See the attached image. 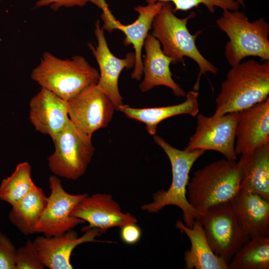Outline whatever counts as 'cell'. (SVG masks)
<instances>
[{
    "label": "cell",
    "instance_id": "cell-7",
    "mask_svg": "<svg viewBox=\"0 0 269 269\" xmlns=\"http://www.w3.org/2000/svg\"><path fill=\"white\" fill-rule=\"evenodd\" d=\"M91 138L69 120L52 139L55 150L47 158L51 171L57 176L67 179L75 180L81 177L95 151Z\"/></svg>",
    "mask_w": 269,
    "mask_h": 269
},
{
    "label": "cell",
    "instance_id": "cell-18",
    "mask_svg": "<svg viewBox=\"0 0 269 269\" xmlns=\"http://www.w3.org/2000/svg\"><path fill=\"white\" fill-rule=\"evenodd\" d=\"M145 56L143 63L144 78L139 85L142 92L158 86L171 89L174 95L185 97V91L172 79L170 64L173 60L163 52L159 41L151 34H148L144 43Z\"/></svg>",
    "mask_w": 269,
    "mask_h": 269
},
{
    "label": "cell",
    "instance_id": "cell-31",
    "mask_svg": "<svg viewBox=\"0 0 269 269\" xmlns=\"http://www.w3.org/2000/svg\"><path fill=\"white\" fill-rule=\"evenodd\" d=\"M236 1L240 5H242L244 8L245 7V0H236Z\"/></svg>",
    "mask_w": 269,
    "mask_h": 269
},
{
    "label": "cell",
    "instance_id": "cell-10",
    "mask_svg": "<svg viewBox=\"0 0 269 269\" xmlns=\"http://www.w3.org/2000/svg\"><path fill=\"white\" fill-rule=\"evenodd\" d=\"M51 190L45 209L34 229V233H42L46 237L59 235L85 223L73 217L74 207L88 194L74 195L66 192L61 180L56 175L49 178Z\"/></svg>",
    "mask_w": 269,
    "mask_h": 269
},
{
    "label": "cell",
    "instance_id": "cell-29",
    "mask_svg": "<svg viewBox=\"0 0 269 269\" xmlns=\"http://www.w3.org/2000/svg\"><path fill=\"white\" fill-rule=\"evenodd\" d=\"M88 2L89 0H38L35 7L49 6L53 10H57L63 7L84 6Z\"/></svg>",
    "mask_w": 269,
    "mask_h": 269
},
{
    "label": "cell",
    "instance_id": "cell-20",
    "mask_svg": "<svg viewBox=\"0 0 269 269\" xmlns=\"http://www.w3.org/2000/svg\"><path fill=\"white\" fill-rule=\"evenodd\" d=\"M231 203L250 239L269 236V201L240 190Z\"/></svg>",
    "mask_w": 269,
    "mask_h": 269
},
{
    "label": "cell",
    "instance_id": "cell-14",
    "mask_svg": "<svg viewBox=\"0 0 269 269\" xmlns=\"http://www.w3.org/2000/svg\"><path fill=\"white\" fill-rule=\"evenodd\" d=\"M95 35L98 44L96 47L89 44L100 69V78L97 86L110 98L116 111L123 105V98L118 86L121 72L125 69L134 67V53H129L126 57L121 59L115 56L110 50L104 35V30L101 27L100 21L97 20L95 25Z\"/></svg>",
    "mask_w": 269,
    "mask_h": 269
},
{
    "label": "cell",
    "instance_id": "cell-23",
    "mask_svg": "<svg viewBox=\"0 0 269 269\" xmlns=\"http://www.w3.org/2000/svg\"><path fill=\"white\" fill-rule=\"evenodd\" d=\"M47 202L48 197L43 190L36 186L12 206L8 214L9 220L25 236L33 234Z\"/></svg>",
    "mask_w": 269,
    "mask_h": 269
},
{
    "label": "cell",
    "instance_id": "cell-30",
    "mask_svg": "<svg viewBox=\"0 0 269 269\" xmlns=\"http://www.w3.org/2000/svg\"><path fill=\"white\" fill-rule=\"evenodd\" d=\"M121 228V238L125 243L133 245L140 240L141 231L140 228L135 223L128 224Z\"/></svg>",
    "mask_w": 269,
    "mask_h": 269
},
{
    "label": "cell",
    "instance_id": "cell-19",
    "mask_svg": "<svg viewBox=\"0 0 269 269\" xmlns=\"http://www.w3.org/2000/svg\"><path fill=\"white\" fill-rule=\"evenodd\" d=\"M237 164L241 174L240 190L269 201V144L242 154Z\"/></svg>",
    "mask_w": 269,
    "mask_h": 269
},
{
    "label": "cell",
    "instance_id": "cell-5",
    "mask_svg": "<svg viewBox=\"0 0 269 269\" xmlns=\"http://www.w3.org/2000/svg\"><path fill=\"white\" fill-rule=\"evenodd\" d=\"M153 139L169 158L171 165L172 181L167 190H160L155 193L153 195V201L143 204L141 209L147 212L154 213L166 206H176L182 211L185 225L191 228L194 220L201 214L190 205L186 198L189 175L195 162L205 151L178 149L156 134L153 135Z\"/></svg>",
    "mask_w": 269,
    "mask_h": 269
},
{
    "label": "cell",
    "instance_id": "cell-12",
    "mask_svg": "<svg viewBox=\"0 0 269 269\" xmlns=\"http://www.w3.org/2000/svg\"><path fill=\"white\" fill-rule=\"evenodd\" d=\"M67 102L70 121L91 137L95 132L108 126L116 110L110 98L97 84L86 88Z\"/></svg>",
    "mask_w": 269,
    "mask_h": 269
},
{
    "label": "cell",
    "instance_id": "cell-3",
    "mask_svg": "<svg viewBox=\"0 0 269 269\" xmlns=\"http://www.w3.org/2000/svg\"><path fill=\"white\" fill-rule=\"evenodd\" d=\"M30 77L41 88L68 101L86 88L96 85L100 74L82 56L63 59L45 52Z\"/></svg>",
    "mask_w": 269,
    "mask_h": 269
},
{
    "label": "cell",
    "instance_id": "cell-21",
    "mask_svg": "<svg viewBox=\"0 0 269 269\" xmlns=\"http://www.w3.org/2000/svg\"><path fill=\"white\" fill-rule=\"evenodd\" d=\"M175 227L187 235L191 243L190 250L184 253L185 269H228V264L212 251L198 219L194 220L191 228L180 220Z\"/></svg>",
    "mask_w": 269,
    "mask_h": 269
},
{
    "label": "cell",
    "instance_id": "cell-1",
    "mask_svg": "<svg viewBox=\"0 0 269 269\" xmlns=\"http://www.w3.org/2000/svg\"><path fill=\"white\" fill-rule=\"evenodd\" d=\"M269 95V61L251 59L231 67L216 99L212 116L239 112L265 100Z\"/></svg>",
    "mask_w": 269,
    "mask_h": 269
},
{
    "label": "cell",
    "instance_id": "cell-22",
    "mask_svg": "<svg viewBox=\"0 0 269 269\" xmlns=\"http://www.w3.org/2000/svg\"><path fill=\"white\" fill-rule=\"evenodd\" d=\"M185 97L186 100L183 102L175 105L135 108L123 104L119 108L118 111L130 118L143 123L147 132L153 135L156 134L158 124L167 118L181 114H188L193 117L198 114V91H190Z\"/></svg>",
    "mask_w": 269,
    "mask_h": 269
},
{
    "label": "cell",
    "instance_id": "cell-2",
    "mask_svg": "<svg viewBox=\"0 0 269 269\" xmlns=\"http://www.w3.org/2000/svg\"><path fill=\"white\" fill-rule=\"evenodd\" d=\"M171 2H163L161 8L153 18L151 34L162 44V51L173 60L172 64L184 63L188 57L197 63L199 72L193 90L199 89L200 79L207 72L216 75L219 69L200 53L196 44V39L202 32L192 34L187 28L188 21L195 17L192 11L185 17H177Z\"/></svg>",
    "mask_w": 269,
    "mask_h": 269
},
{
    "label": "cell",
    "instance_id": "cell-26",
    "mask_svg": "<svg viewBox=\"0 0 269 269\" xmlns=\"http://www.w3.org/2000/svg\"><path fill=\"white\" fill-rule=\"evenodd\" d=\"M147 3L157 2H172L174 7L173 11L175 13L177 11H187L194 7H198L200 4H204L209 11L214 14L215 7H218L223 10L234 11L239 10L240 5L236 0H146Z\"/></svg>",
    "mask_w": 269,
    "mask_h": 269
},
{
    "label": "cell",
    "instance_id": "cell-4",
    "mask_svg": "<svg viewBox=\"0 0 269 269\" xmlns=\"http://www.w3.org/2000/svg\"><path fill=\"white\" fill-rule=\"evenodd\" d=\"M240 170L235 160L222 159L194 173L187 187L190 205L202 214L230 202L240 191Z\"/></svg>",
    "mask_w": 269,
    "mask_h": 269
},
{
    "label": "cell",
    "instance_id": "cell-11",
    "mask_svg": "<svg viewBox=\"0 0 269 269\" xmlns=\"http://www.w3.org/2000/svg\"><path fill=\"white\" fill-rule=\"evenodd\" d=\"M238 116L239 112L218 118L198 114L195 132L185 149L214 150L222 153L226 159L236 161L235 144Z\"/></svg>",
    "mask_w": 269,
    "mask_h": 269
},
{
    "label": "cell",
    "instance_id": "cell-27",
    "mask_svg": "<svg viewBox=\"0 0 269 269\" xmlns=\"http://www.w3.org/2000/svg\"><path fill=\"white\" fill-rule=\"evenodd\" d=\"M38 250L33 241L27 240L17 250L15 269H44Z\"/></svg>",
    "mask_w": 269,
    "mask_h": 269
},
{
    "label": "cell",
    "instance_id": "cell-9",
    "mask_svg": "<svg viewBox=\"0 0 269 269\" xmlns=\"http://www.w3.org/2000/svg\"><path fill=\"white\" fill-rule=\"evenodd\" d=\"M101 8V17L104 22L103 29L112 32L119 30L125 35L124 44L128 46L132 45L134 50L135 63L131 78L135 80H140L143 74V63L141 51L145 39L151 28L154 17L162 7L163 2L147 3L146 5H137L134 10L138 14L136 19L133 23L125 25L118 20L112 14L106 0H89Z\"/></svg>",
    "mask_w": 269,
    "mask_h": 269
},
{
    "label": "cell",
    "instance_id": "cell-17",
    "mask_svg": "<svg viewBox=\"0 0 269 269\" xmlns=\"http://www.w3.org/2000/svg\"><path fill=\"white\" fill-rule=\"evenodd\" d=\"M235 138L237 155L269 144V97L239 112Z\"/></svg>",
    "mask_w": 269,
    "mask_h": 269
},
{
    "label": "cell",
    "instance_id": "cell-28",
    "mask_svg": "<svg viewBox=\"0 0 269 269\" xmlns=\"http://www.w3.org/2000/svg\"><path fill=\"white\" fill-rule=\"evenodd\" d=\"M16 253L10 240L0 232V269H15Z\"/></svg>",
    "mask_w": 269,
    "mask_h": 269
},
{
    "label": "cell",
    "instance_id": "cell-16",
    "mask_svg": "<svg viewBox=\"0 0 269 269\" xmlns=\"http://www.w3.org/2000/svg\"><path fill=\"white\" fill-rule=\"evenodd\" d=\"M29 119L37 131L53 139L70 120L68 102L41 88L30 101Z\"/></svg>",
    "mask_w": 269,
    "mask_h": 269
},
{
    "label": "cell",
    "instance_id": "cell-15",
    "mask_svg": "<svg viewBox=\"0 0 269 269\" xmlns=\"http://www.w3.org/2000/svg\"><path fill=\"white\" fill-rule=\"evenodd\" d=\"M101 234L99 229L92 228L78 237L77 233L71 229L57 236L37 237L33 242L45 267L49 269H72L70 258L72 252L78 245L89 242L114 243L97 240L96 238Z\"/></svg>",
    "mask_w": 269,
    "mask_h": 269
},
{
    "label": "cell",
    "instance_id": "cell-32",
    "mask_svg": "<svg viewBox=\"0 0 269 269\" xmlns=\"http://www.w3.org/2000/svg\"></svg>",
    "mask_w": 269,
    "mask_h": 269
},
{
    "label": "cell",
    "instance_id": "cell-8",
    "mask_svg": "<svg viewBox=\"0 0 269 269\" xmlns=\"http://www.w3.org/2000/svg\"><path fill=\"white\" fill-rule=\"evenodd\" d=\"M197 219L203 226L212 251L228 265L250 239L231 202L210 208Z\"/></svg>",
    "mask_w": 269,
    "mask_h": 269
},
{
    "label": "cell",
    "instance_id": "cell-24",
    "mask_svg": "<svg viewBox=\"0 0 269 269\" xmlns=\"http://www.w3.org/2000/svg\"><path fill=\"white\" fill-rule=\"evenodd\" d=\"M228 269H269V236L250 239L234 255Z\"/></svg>",
    "mask_w": 269,
    "mask_h": 269
},
{
    "label": "cell",
    "instance_id": "cell-13",
    "mask_svg": "<svg viewBox=\"0 0 269 269\" xmlns=\"http://www.w3.org/2000/svg\"><path fill=\"white\" fill-rule=\"evenodd\" d=\"M71 215L88 223L82 229V231L97 228L101 234L110 228H121L137 221L132 214L123 212L111 195L102 193L88 195L74 207Z\"/></svg>",
    "mask_w": 269,
    "mask_h": 269
},
{
    "label": "cell",
    "instance_id": "cell-6",
    "mask_svg": "<svg viewBox=\"0 0 269 269\" xmlns=\"http://www.w3.org/2000/svg\"><path fill=\"white\" fill-rule=\"evenodd\" d=\"M216 23L229 38L225 55L231 67L249 56L269 61V24L264 18L250 22L243 12L223 10Z\"/></svg>",
    "mask_w": 269,
    "mask_h": 269
},
{
    "label": "cell",
    "instance_id": "cell-25",
    "mask_svg": "<svg viewBox=\"0 0 269 269\" xmlns=\"http://www.w3.org/2000/svg\"><path fill=\"white\" fill-rule=\"evenodd\" d=\"M36 185L31 178V168L27 162L18 164L13 173L0 185V199L13 206Z\"/></svg>",
    "mask_w": 269,
    "mask_h": 269
}]
</instances>
